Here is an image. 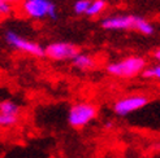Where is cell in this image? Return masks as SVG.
Listing matches in <instances>:
<instances>
[{"label":"cell","mask_w":160,"mask_h":158,"mask_svg":"<svg viewBox=\"0 0 160 158\" xmlns=\"http://www.w3.org/2000/svg\"><path fill=\"white\" fill-rule=\"evenodd\" d=\"M102 27L109 31L134 30L143 35H152L155 30L150 21L141 17V16H134V14L108 16V17L102 20Z\"/></svg>","instance_id":"obj_1"},{"label":"cell","mask_w":160,"mask_h":158,"mask_svg":"<svg viewBox=\"0 0 160 158\" xmlns=\"http://www.w3.org/2000/svg\"><path fill=\"white\" fill-rule=\"evenodd\" d=\"M147 67V61L141 56H128L125 58L109 62L106 66L107 73L111 77L118 79H132L142 75L143 70Z\"/></svg>","instance_id":"obj_2"},{"label":"cell","mask_w":160,"mask_h":158,"mask_svg":"<svg viewBox=\"0 0 160 158\" xmlns=\"http://www.w3.org/2000/svg\"><path fill=\"white\" fill-rule=\"evenodd\" d=\"M98 115V108L89 101L76 102L68 112V123L74 128H82L91 123Z\"/></svg>","instance_id":"obj_3"},{"label":"cell","mask_w":160,"mask_h":158,"mask_svg":"<svg viewBox=\"0 0 160 158\" xmlns=\"http://www.w3.org/2000/svg\"><path fill=\"white\" fill-rule=\"evenodd\" d=\"M20 8L23 14L33 20L58 18V8L51 0H23Z\"/></svg>","instance_id":"obj_4"},{"label":"cell","mask_w":160,"mask_h":158,"mask_svg":"<svg viewBox=\"0 0 160 158\" xmlns=\"http://www.w3.org/2000/svg\"><path fill=\"white\" fill-rule=\"evenodd\" d=\"M150 102L148 96L145 93H133L129 96L120 97L113 104V112L118 117H126L134 112L143 109Z\"/></svg>","instance_id":"obj_5"},{"label":"cell","mask_w":160,"mask_h":158,"mask_svg":"<svg viewBox=\"0 0 160 158\" xmlns=\"http://www.w3.org/2000/svg\"><path fill=\"white\" fill-rule=\"evenodd\" d=\"M4 38H5V42L9 44L12 48L17 49L20 52H23V53L30 54V56H34V57L44 56V48L41 44H38L34 40H30V39L23 38L12 30H8Z\"/></svg>","instance_id":"obj_6"},{"label":"cell","mask_w":160,"mask_h":158,"mask_svg":"<svg viewBox=\"0 0 160 158\" xmlns=\"http://www.w3.org/2000/svg\"><path fill=\"white\" fill-rule=\"evenodd\" d=\"M79 48L70 42H53L44 48V56L52 61H72Z\"/></svg>","instance_id":"obj_7"},{"label":"cell","mask_w":160,"mask_h":158,"mask_svg":"<svg viewBox=\"0 0 160 158\" xmlns=\"http://www.w3.org/2000/svg\"><path fill=\"white\" fill-rule=\"evenodd\" d=\"M72 65L81 72H87V70H91L97 66V58L89 53L78 52L72 60Z\"/></svg>","instance_id":"obj_8"},{"label":"cell","mask_w":160,"mask_h":158,"mask_svg":"<svg viewBox=\"0 0 160 158\" xmlns=\"http://www.w3.org/2000/svg\"><path fill=\"white\" fill-rule=\"evenodd\" d=\"M0 113L11 117H20L21 108L16 101L13 100H3L0 102Z\"/></svg>","instance_id":"obj_9"},{"label":"cell","mask_w":160,"mask_h":158,"mask_svg":"<svg viewBox=\"0 0 160 158\" xmlns=\"http://www.w3.org/2000/svg\"><path fill=\"white\" fill-rule=\"evenodd\" d=\"M107 8V2L106 0H91L89 9L86 12V16L89 17H97L100 13H103Z\"/></svg>","instance_id":"obj_10"},{"label":"cell","mask_w":160,"mask_h":158,"mask_svg":"<svg viewBox=\"0 0 160 158\" xmlns=\"http://www.w3.org/2000/svg\"><path fill=\"white\" fill-rule=\"evenodd\" d=\"M142 77L146 79H155V81L160 82V64L152 65V66H147L142 73Z\"/></svg>","instance_id":"obj_11"},{"label":"cell","mask_w":160,"mask_h":158,"mask_svg":"<svg viewBox=\"0 0 160 158\" xmlns=\"http://www.w3.org/2000/svg\"><path fill=\"white\" fill-rule=\"evenodd\" d=\"M91 0H77L73 4V11L76 14H86Z\"/></svg>","instance_id":"obj_12"},{"label":"cell","mask_w":160,"mask_h":158,"mask_svg":"<svg viewBox=\"0 0 160 158\" xmlns=\"http://www.w3.org/2000/svg\"><path fill=\"white\" fill-rule=\"evenodd\" d=\"M18 122L17 117H11L0 113V127H12Z\"/></svg>","instance_id":"obj_13"},{"label":"cell","mask_w":160,"mask_h":158,"mask_svg":"<svg viewBox=\"0 0 160 158\" xmlns=\"http://www.w3.org/2000/svg\"><path fill=\"white\" fill-rule=\"evenodd\" d=\"M13 12H14V5L8 4L5 2H0V18L9 17Z\"/></svg>","instance_id":"obj_14"},{"label":"cell","mask_w":160,"mask_h":158,"mask_svg":"<svg viewBox=\"0 0 160 158\" xmlns=\"http://www.w3.org/2000/svg\"><path fill=\"white\" fill-rule=\"evenodd\" d=\"M0 2H5V3H8V4H12V5H20L23 0H0Z\"/></svg>","instance_id":"obj_15"},{"label":"cell","mask_w":160,"mask_h":158,"mask_svg":"<svg viewBox=\"0 0 160 158\" xmlns=\"http://www.w3.org/2000/svg\"><path fill=\"white\" fill-rule=\"evenodd\" d=\"M152 57H154V60H155L156 62H159V64H160V48H158V49L154 51Z\"/></svg>","instance_id":"obj_16"}]
</instances>
